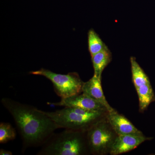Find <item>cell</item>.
<instances>
[{
    "mask_svg": "<svg viewBox=\"0 0 155 155\" xmlns=\"http://www.w3.org/2000/svg\"><path fill=\"white\" fill-rule=\"evenodd\" d=\"M13 117L21 136L23 150L42 146L60 127L49 117L33 106L8 98L1 100Z\"/></svg>",
    "mask_w": 155,
    "mask_h": 155,
    "instance_id": "6da1fadb",
    "label": "cell"
},
{
    "mask_svg": "<svg viewBox=\"0 0 155 155\" xmlns=\"http://www.w3.org/2000/svg\"><path fill=\"white\" fill-rule=\"evenodd\" d=\"M86 131L65 129L60 133H54L42 146L37 155L83 154L86 151V143H88L85 141L87 137L85 138L83 135Z\"/></svg>",
    "mask_w": 155,
    "mask_h": 155,
    "instance_id": "7a4b0ae2",
    "label": "cell"
},
{
    "mask_svg": "<svg viewBox=\"0 0 155 155\" xmlns=\"http://www.w3.org/2000/svg\"><path fill=\"white\" fill-rule=\"evenodd\" d=\"M60 128L87 131L98 122L103 112L64 107L54 112L43 111Z\"/></svg>",
    "mask_w": 155,
    "mask_h": 155,
    "instance_id": "3957f363",
    "label": "cell"
},
{
    "mask_svg": "<svg viewBox=\"0 0 155 155\" xmlns=\"http://www.w3.org/2000/svg\"><path fill=\"white\" fill-rule=\"evenodd\" d=\"M30 74L44 76L51 81L56 94L61 98L80 94L82 92L84 82L76 72H69L63 75L41 68L37 71H31Z\"/></svg>",
    "mask_w": 155,
    "mask_h": 155,
    "instance_id": "277c9868",
    "label": "cell"
},
{
    "mask_svg": "<svg viewBox=\"0 0 155 155\" xmlns=\"http://www.w3.org/2000/svg\"><path fill=\"white\" fill-rule=\"evenodd\" d=\"M87 135L89 148L94 153L104 152L113 140L112 132L104 123L99 121L87 130Z\"/></svg>",
    "mask_w": 155,
    "mask_h": 155,
    "instance_id": "5b68a950",
    "label": "cell"
},
{
    "mask_svg": "<svg viewBox=\"0 0 155 155\" xmlns=\"http://www.w3.org/2000/svg\"><path fill=\"white\" fill-rule=\"evenodd\" d=\"M48 104L54 106L81 108L90 111L104 112L107 110L101 104L83 93L61 98L59 102L48 103Z\"/></svg>",
    "mask_w": 155,
    "mask_h": 155,
    "instance_id": "8992f818",
    "label": "cell"
},
{
    "mask_svg": "<svg viewBox=\"0 0 155 155\" xmlns=\"http://www.w3.org/2000/svg\"><path fill=\"white\" fill-rule=\"evenodd\" d=\"M151 139L143 135H119L111 145L110 153L111 155H117L127 152L134 149L146 140Z\"/></svg>",
    "mask_w": 155,
    "mask_h": 155,
    "instance_id": "52a82bcc",
    "label": "cell"
},
{
    "mask_svg": "<svg viewBox=\"0 0 155 155\" xmlns=\"http://www.w3.org/2000/svg\"><path fill=\"white\" fill-rule=\"evenodd\" d=\"M82 92L103 105L109 113L114 110L108 104L103 92L101 78L94 75L88 81L84 82Z\"/></svg>",
    "mask_w": 155,
    "mask_h": 155,
    "instance_id": "ba28073f",
    "label": "cell"
},
{
    "mask_svg": "<svg viewBox=\"0 0 155 155\" xmlns=\"http://www.w3.org/2000/svg\"><path fill=\"white\" fill-rule=\"evenodd\" d=\"M108 119L111 126L118 135H143L125 116L114 110L109 112Z\"/></svg>",
    "mask_w": 155,
    "mask_h": 155,
    "instance_id": "9c48e42d",
    "label": "cell"
},
{
    "mask_svg": "<svg viewBox=\"0 0 155 155\" xmlns=\"http://www.w3.org/2000/svg\"><path fill=\"white\" fill-rule=\"evenodd\" d=\"M111 60L112 54L107 46L102 51L92 56L91 61L94 69V75L101 79L103 71L110 62Z\"/></svg>",
    "mask_w": 155,
    "mask_h": 155,
    "instance_id": "30bf717a",
    "label": "cell"
},
{
    "mask_svg": "<svg viewBox=\"0 0 155 155\" xmlns=\"http://www.w3.org/2000/svg\"><path fill=\"white\" fill-rule=\"evenodd\" d=\"M139 101L140 110H146L150 104L155 101L154 93L150 83L146 84L136 89Z\"/></svg>",
    "mask_w": 155,
    "mask_h": 155,
    "instance_id": "8fae6325",
    "label": "cell"
},
{
    "mask_svg": "<svg viewBox=\"0 0 155 155\" xmlns=\"http://www.w3.org/2000/svg\"><path fill=\"white\" fill-rule=\"evenodd\" d=\"M130 62L132 79L136 89L141 85L150 83L147 75L137 62L135 58L131 57L130 58Z\"/></svg>",
    "mask_w": 155,
    "mask_h": 155,
    "instance_id": "7c38bea8",
    "label": "cell"
},
{
    "mask_svg": "<svg viewBox=\"0 0 155 155\" xmlns=\"http://www.w3.org/2000/svg\"><path fill=\"white\" fill-rule=\"evenodd\" d=\"M88 45L91 57L102 51L107 46L93 28L88 32Z\"/></svg>",
    "mask_w": 155,
    "mask_h": 155,
    "instance_id": "4fadbf2b",
    "label": "cell"
},
{
    "mask_svg": "<svg viewBox=\"0 0 155 155\" xmlns=\"http://www.w3.org/2000/svg\"><path fill=\"white\" fill-rule=\"evenodd\" d=\"M16 130L8 122L0 123V143H5L16 138Z\"/></svg>",
    "mask_w": 155,
    "mask_h": 155,
    "instance_id": "5bb4252c",
    "label": "cell"
},
{
    "mask_svg": "<svg viewBox=\"0 0 155 155\" xmlns=\"http://www.w3.org/2000/svg\"><path fill=\"white\" fill-rule=\"evenodd\" d=\"M0 155H12L13 153L11 151L3 149L0 150Z\"/></svg>",
    "mask_w": 155,
    "mask_h": 155,
    "instance_id": "9a60e30c",
    "label": "cell"
}]
</instances>
